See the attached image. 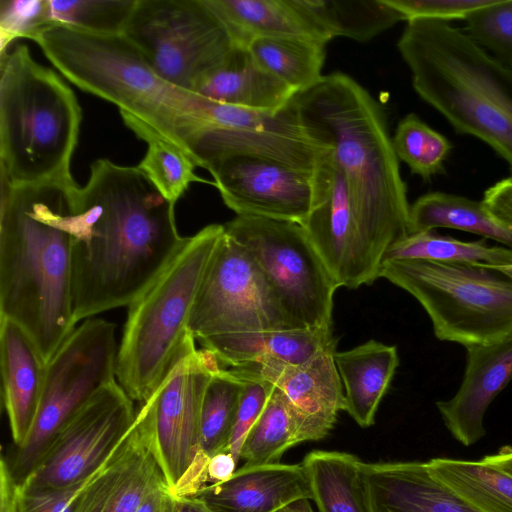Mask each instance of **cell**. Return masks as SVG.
<instances>
[{"instance_id": "cell-13", "label": "cell", "mask_w": 512, "mask_h": 512, "mask_svg": "<svg viewBox=\"0 0 512 512\" xmlns=\"http://www.w3.org/2000/svg\"><path fill=\"white\" fill-rule=\"evenodd\" d=\"M219 367L216 356L209 350L196 349L195 338H191L136 412L170 493L197 459L204 393Z\"/></svg>"}, {"instance_id": "cell-49", "label": "cell", "mask_w": 512, "mask_h": 512, "mask_svg": "<svg viewBox=\"0 0 512 512\" xmlns=\"http://www.w3.org/2000/svg\"><path fill=\"white\" fill-rule=\"evenodd\" d=\"M483 459L512 473V447L510 446L502 447L498 453L487 455Z\"/></svg>"}, {"instance_id": "cell-32", "label": "cell", "mask_w": 512, "mask_h": 512, "mask_svg": "<svg viewBox=\"0 0 512 512\" xmlns=\"http://www.w3.org/2000/svg\"><path fill=\"white\" fill-rule=\"evenodd\" d=\"M300 7L332 40L344 36L369 41L403 16L385 0H297Z\"/></svg>"}, {"instance_id": "cell-2", "label": "cell", "mask_w": 512, "mask_h": 512, "mask_svg": "<svg viewBox=\"0 0 512 512\" xmlns=\"http://www.w3.org/2000/svg\"><path fill=\"white\" fill-rule=\"evenodd\" d=\"M72 175L11 186L1 175L0 316L19 324L48 361L75 329Z\"/></svg>"}, {"instance_id": "cell-22", "label": "cell", "mask_w": 512, "mask_h": 512, "mask_svg": "<svg viewBox=\"0 0 512 512\" xmlns=\"http://www.w3.org/2000/svg\"><path fill=\"white\" fill-rule=\"evenodd\" d=\"M2 395L11 436L19 447L39 407L47 361L31 336L16 322L0 316Z\"/></svg>"}, {"instance_id": "cell-8", "label": "cell", "mask_w": 512, "mask_h": 512, "mask_svg": "<svg viewBox=\"0 0 512 512\" xmlns=\"http://www.w3.org/2000/svg\"><path fill=\"white\" fill-rule=\"evenodd\" d=\"M379 277L422 305L441 341L469 348L512 335V278L490 265L385 260Z\"/></svg>"}, {"instance_id": "cell-30", "label": "cell", "mask_w": 512, "mask_h": 512, "mask_svg": "<svg viewBox=\"0 0 512 512\" xmlns=\"http://www.w3.org/2000/svg\"><path fill=\"white\" fill-rule=\"evenodd\" d=\"M360 459L336 451H313L302 465L320 512H368L359 474Z\"/></svg>"}, {"instance_id": "cell-19", "label": "cell", "mask_w": 512, "mask_h": 512, "mask_svg": "<svg viewBox=\"0 0 512 512\" xmlns=\"http://www.w3.org/2000/svg\"><path fill=\"white\" fill-rule=\"evenodd\" d=\"M466 349V366L458 391L436 406L452 436L470 446L485 435V413L512 379V335Z\"/></svg>"}, {"instance_id": "cell-27", "label": "cell", "mask_w": 512, "mask_h": 512, "mask_svg": "<svg viewBox=\"0 0 512 512\" xmlns=\"http://www.w3.org/2000/svg\"><path fill=\"white\" fill-rule=\"evenodd\" d=\"M334 360L345 392V411L359 426L373 425L399 364L396 347L369 340L350 350L335 352Z\"/></svg>"}, {"instance_id": "cell-45", "label": "cell", "mask_w": 512, "mask_h": 512, "mask_svg": "<svg viewBox=\"0 0 512 512\" xmlns=\"http://www.w3.org/2000/svg\"><path fill=\"white\" fill-rule=\"evenodd\" d=\"M0 512H24L21 484L4 457L0 461Z\"/></svg>"}, {"instance_id": "cell-26", "label": "cell", "mask_w": 512, "mask_h": 512, "mask_svg": "<svg viewBox=\"0 0 512 512\" xmlns=\"http://www.w3.org/2000/svg\"><path fill=\"white\" fill-rule=\"evenodd\" d=\"M228 31L235 46L256 38L291 37L327 44L330 39L297 0H205Z\"/></svg>"}, {"instance_id": "cell-18", "label": "cell", "mask_w": 512, "mask_h": 512, "mask_svg": "<svg viewBox=\"0 0 512 512\" xmlns=\"http://www.w3.org/2000/svg\"><path fill=\"white\" fill-rule=\"evenodd\" d=\"M167 486L148 436L137 417L122 443L81 487L74 512H136L155 490Z\"/></svg>"}, {"instance_id": "cell-3", "label": "cell", "mask_w": 512, "mask_h": 512, "mask_svg": "<svg viewBox=\"0 0 512 512\" xmlns=\"http://www.w3.org/2000/svg\"><path fill=\"white\" fill-rule=\"evenodd\" d=\"M305 135L331 149L362 234L382 264L409 234L410 205L381 105L350 76L324 75L290 101Z\"/></svg>"}, {"instance_id": "cell-10", "label": "cell", "mask_w": 512, "mask_h": 512, "mask_svg": "<svg viewBox=\"0 0 512 512\" xmlns=\"http://www.w3.org/2000/svg\"><path fill=\"white\" fill-rule=\"evenodd\" d=\"M224 228L253 256L294 320L308 329H332L340 286L300 223L237 215Z\"/></svg>"}, {"instance_id": "cell-12", "label": "cell", "mask_w": 512, "mask_h": 512, "mask_svg": "<svg viewBox=\"0 0 512 512\" xmlns=\"http://www.w3.org/2000/svg\"><path fill=\"white\" fill-rule=\"evenodd\" d=\"M189 329L199 341L224 334L306 328L286 312L248 250L224 230L201 285Z\"/></svg>"}, {"instance_id": "cell-1", "label": "cell", "mask_w": 512, "mask_h": 512, "mask_svg": "<svg viewBox=\"0 0 512 512\" xmlns=\"http://www.w3.org/2000/svg\"><path fill=\"white\" fill-rule=\"evenodd\" d=\"M175 204L136 166L91 164L71 227L72 305L77 322L128 306L184 243Z\"/></svg>"}, {"instance_id": "cell-4", "label": "cell", "mask_w": 512, "mask_h": 512, "mask_svg": "<svg viewBox=\"0 0 512 512\" xmlns=\"http://www.w3.org/2000/svg\"><path fill=\"white\" fill-rule=\"evenodd\" d=\"M397 48L419 97L457 133L489 145L512 177V69L444 21H408Z\"/></svg>"}, {"instance_id": "cell-6", "label": "cell", "mask_w": 512, "mask_h": 512, "mask_svg": "<svg viewBox=\"0 0 512 512\" xmlns=\"http://www.w3.org/2000/svg\"><path fill=\"white\" fill-rule=\"evenodd\" d=\"M81 119L74 92L26 45L0 54L1 175L11 186L70 175Z\"/></svg>"}, {"instance_id": "cell-34", "label": "cell", "mask_w": 512, "mask_h": 512, "mask_svg": "<svg viewBox=\"0 0 512 512\" xmlns=\"http://www.w3.org/2000/svg\"><path fill=\"white\" fill-rule=\"evenodd\" d=\"M120 115L126 126L147 142V152L137 167L167 200L176 204L193 182L210 183L197 176V164L186 150L133 116Z\"/></svg>"}, {"instance_id": "cell-38", "label": "cell", "mask_w": 512, "mask_h": 512, "mask_svg": "<svg viewBox=\"0 0 512 512\" xmlns=\"http://www.w3.org/2000/svg\"><path fill=\"white\" fill-rule=\"evenodd\" d=\"M137 0H50L52 19L97 34H122Z\"/></svg>"}, {"instance_id": "cell-21", "label": "cell", "mask_w": 512, "mask_h": 512, "mask_svg": "<svg viewBox=\"0 0 512 512\" xmlns=\"http://www.w3.org/2000/svg\"><path fill=\"white\" fill-rule=\"evenodd\" d=\"M211 512H280L299 500H312L302 464L241 467L224 482L197 491Z\"/></svg>"}, {"instance_id": "cell-33", "label": "cell", "mask_w": 512, "mask_h": 512, "mask_svg": "<svg viewBox=\"0 0 512 512\" xmlns=\"http://www.w3.org/2000/svg\"><path fill=\"white\" fill-rule=\"evenodd\" d=\"M325 46L311 39L265 37L252 40L246 48L260 67L301 92L324 76Z\"/></svg>"}, {"instance_id": "cell-20", "label": "cell", "mask_w": 512, "mask_h": 512, "mask_svg": "<svg viewBox=\"0 0 512 512\" xmlns=\"http://www.w3.org/2000/svg\"><path fill=\"white\" fill-rule=\"evenodd\" d=\"M368 512H480L436 479L426 462L360 461Z\"/></svg>"}, {"instance_id": "cell-16", "label": "cell", "mask_w": 512, "mask_h": 512, "mask_svg": "<svg viewBox=\"0 0 512 512\" xmlns=\"http://www.w3.org/2000/svg\"><path fill=\"white\" fill-rule=\"evenodd\" d=\"M337 339L298 365L246 364L227 368L261 378L283 393L297 422L302 442L324 438L338 413L345 410V392L334 360Z\"/></svg>"}, {"instance_id": "cell-25", "label": "cell", "mask_w": 512, "mask_h": 512, "mask_svg": "<svg viewBox=\"0 0 512 512\" xmlns=\"http://www.w3.org/2000/svg\"><path fill=\"white\" fill-rule=\"evenodd\" d=\"M336 339L332 329H291L243 332L199 340L222 368L246 364L298 365Z\"/></svg>"}, {"instance_id": "cell-14", "label": "cell", "mask_w": 512, "mask_h": 512, "mask_svg": "<svg viewBox=\"0 0 512 512\" xmlns=\"http://www.w3.org/2000/svg\"><path fill=\"white\" fill-rule=\"evenodd\" d=\"M136 412L133 399L117 380L106 385L61 427L22 488L84 483L128 435Z\"/></svg>"}, {"instance_id": "cell-31", "label": "cell", "mask_w": 512, "mask_h": 512, "mask_svg": "<svg viewBox=\"0 0 512 512\" xmlns=\"http://www.w3.org/2000/svg\"><path fill=\"white\" fill-rule=\"evenodd\" d=\"M244 380L227 368L219 367L207 384L201 408L199 452L190 472L206 480L208 460L229 451Z\"/></svg>"}, {"instance_id": "cell-39", "label": "cell", "mask_w": 512, "mask_h": 512, "mask_svg": "<svg viewBox=\"0 0 512 512\" xmlns=\"http://www.w3.org/2000/svg\"><path fill=\"white\" fill-rule=\"evenodd\" d=\"M464 33L504 66L512 69V0H494L473 11Z\"/></svg>"}, {"instance_id": "cell-9", "label": "cell", "mask_w": 512, "mask_h": 512, "mask_svg": "<svg viewBox=\"0 0 512 512\" xmlns=\"http://www.w3.org/2000/svg\"><path fill=\"white\" fill-rule=\"evenodd\" d=\"M115 325L91 317L68 335L47 361L36 417L10 464L21 484L37 466L61 427L116 379Z\"/></svg>"}, {"instance_id": "cell-17", "label": "cell", "mask_w": 512, "mask_h": 512, "mask_svg": "<svg viewBox=\"0 0 512 512\" xmlns=\"http://www.w3.org/2000/svg\"><path fill=\"white\" fill-rule=\"evenodd\" d=\"M301 225L340 287L355 289L379 278L380 265L362 234L333 155L323 195Z\"/></svg>"}, {"instance_id": "cell-15", "label": "cell", "mask_w": 512, "mask_h": 512, "mask_svg": "<svg viewBox=\"0 0 512 512\" xmlns=\"http://www.w3.org/2000/svg\"><path fill=\"white\" fill-rule=\"evenodd\" d=\"M331 159L332 151L310 171L269 159L232 156L212 161L205 169L225 205L237 215L302 224L323 195Z\"/></svg>"}, {"instance_id": "cell-5", "label": "cell", "mask_w": 512, "mask_h": 512, "mask_svg": "<svg viewBox=\"0 0 512 512\" xmlns=\"http://www.w3.org/2000/svg\"><path fill=\"white\" fill-rule=\"evenodd\" d=\"M33 41L74 85L113 103L120 113L151 126L190 154L188 142L202 124L205 98L163 80L123 34L54 24Z\"/></svg>"}, {"instance_id": "cell-40", "label": "cell", "mask_w": 512, "mask_h": 512, "mask_svg": "<svg viewBox=\"0 0 512 512\" xmlns=\"http://www.w3.org/2000/svg\"><path fill=\"white\" fill-rule=\"evenodd\" d=\"M50 0L0 1V54L17 38L33 40L54 25Z\"/></svg>"}, {"instance_id": "cell-51", "label": "cell", "mask_w": 512, "mask_h": 512, "mask_svg": "<svg viewBox=\"0 0 512 512\" xmlns=\"http://www.w3.org/2000/svg\"><path fill=\"white\" fill-rule=\"evenodd\" d=\"M498 271L506 274L510 278H512V265H505V266H492Z\"/></svg>"}, {"instance_id": "cell-36", "label": "cell", "mask_w": 512, "mask_h": 512, "mask_svg": "<svg viewBox=\"0 0 512 512\" xmlns=\"http://www.w3.org/2000/svg\"><path fill=\"white\" fill-rule=\"evenodd\" d=\"M301 442L295 417L281 390L273 385L261 415L241 447L242 467L278 464L289 448Z\"/></svg>"}, {"instance_id": "cell-41", "label": "cell", "mask_w": 512, "mask_h": 512, "mask_svg": "<svg viewBox=\"0 0 512 512\" xmlns=\"http://www.w3.org/2000/svg\"><path fill=\"white\" fill-rule=\"evenodd\" d=\"M236 375L244 380V388L230 438L229 452L238 463L240 461V450L244 440L261 415L273 389V385L258 377Z\"/></svg>"}, {"instance_id": "cell-48", "label": "cell", "mask_w": 512, "mask_h": 512, "mask_svg": "<svg viewBox=\"0 0 512 512\" xmlns=\"http://www.w3.org/2000/svg\"><path fill=\"white\" fill-rule=\"evenodd\" d=\"M169 493L167 486L155 490L142 502L136 512H163Z\"/></svg>"}, {"instance_id": "cell-23", "label": "cell", "mask_w": 512, "mask_h": 512, "mask_svg": "<svg viewBox=\"0 0 512 512\" xmlns=\"http://www.w3.org/2000/svg\"><path fill=\"white\" fill-rule=\"evenodd\" d=\"M188 150L197 166L202 168L221 158L242 156L314 171L331 154L330 148L308 137L208 125L196 131L188 143Z\"/></svg>"}, {"instance_id": "cell-50", "label": "cell", "mask_w": 512, "mask_h": 512, "mask_svg": "<svg viewBox=\"0 0 512 512\" xmlns=\"http://www.w3.org/2000/svg\"><path fill=\"white\" fill-rule=\"evenodd\" d=\"M280 512H314L307 499L299 500L287 506Z\"/></svg>"}, {"instance_id": "cell-24", "label": "cell", "mask_w": 512, "mask_h": 512, "mask_svg": "<svg viewBox=\"0 0 512 512\" xmlns=\"http://www.w3.org/2000/svg\"><path fill=\"white\" fill-rule=\"evenodd\" d=\"M193 92L211 101L269 112L284 109L297 93L260 67L247 48L239 46L206 73Z\"/></svg>"}, {"instance_id": "cell-47", "label": "cell", "mask_w": 512, "mask_h": 512, "mask_svg": "<svg viewBox=\"0 0 512 512\" xmlns=\"http://www.w3.org/2000/svg\"><path fill=\"white\" fill-rule=\"evenodd\" d=\"M163 512H211L210 509L194 495L168 494Z\"/></svg>"}, {"instance_id": "cell-46", "label": "cell", "mask_w": 512, "mask_h": 512, "mask_svg": "<svg viewBox=\"0 0 512 512\" xmlns=\"http://www.w3.org/2000/svg\"><path fill=\"white\" fill-rule=\"evenodd\" d=\"M237 461L229 451H222L213 455L207 463V485L228 480L236 472Z\"/></svg>"}, {"instance_id": "cell-44", "label": "cell", "mask_w": 512, "mask_h": 512, "mask_svg": "<svg viewBox=\"0 0 512 512\" xmlns=\"http://www.w3.org/2000/svg\"><path fill=\"white\" fill-rule=\"evenodd\" d=\"M499 220L512 228V177L502 179L489 187L481 200Z\"/></svg>"}, {"instance_id": "cell-42", "label": "cell", "mask_w": 512, "mask_h": 512, "mask_svg": "<svg viewBox=\"0 0 512 512\" xmlns=\"http://www.w3.org/2000/svg\"><path fill=\"white\" fill-rule=\"evenodd\" d=\"M405 21L430 19L449 22L465 20L473 11L494 0H385Z\"/></svg>"}, {"instance_id": "cell-43", "label": "cell", "mask_w": 512, "mask_h": 512, "mask_svg": "<svg viewBox=\"0 0 512 512\" xmlns=\"http://www.w3.org/2000/svg\"><path fill=\"white\" fill-rule=\"evenodd\" d=\"M83 484L62 488H22L24 512H74Z\"/></svg>"}, {"instance_id": "cell-7", "label": "cell", "mask_w": 512, "mask_h": 512, "mask_svg": "<svg viewBox=\"0 0 512 512\" xmlns=\"http://www.w3.org/2000/svg\"><path fill=\"white\" fill-rule=\"evenodd\" d=\"M224 230V225L210 224L186 237L165 268L127 306L116 379L133 400L149 398L194 338L191 314Z\"/></svg>"}, {"instance_id": "cell-29", "label": "cell", "mask_w": 512, "mask_h": 512, "mask_svg": "<svg viewBox=\"0 0 512 512\" xmlns=\"http://www.w3.org/2000/svg\"><path fill=\"white\" fill-rule=\"evenodd\" d=\"M430 473L480 512H512V473L480 461L434 458Z\"/></svg>"}, {"instance_id": "cell-28", "label": "cell", "mask_w": 512, "mask_h": 512, "mask_svg": "<svg viewBox=\"0 0 512 512\" xmlns=\"http://www.w3.org/2000/svg\"><path fill=\"white\" fill-rule=\"evenodd\" d=\"M435 228L477 234L512 250V228L495 217L482 201L445 192L419 197L410 205L409 234Z\"/></svg>"}, {"instance_id": "cell-11", "label": "cell", "mask_w": 512, "mask_h": 512, "mask_svg": "<svg viewBox=\"0 0 512 512\" xmlns=\"http://www.w3.org/2000/svg\"><path fill=\"white\" fill-rule=\"evenodd\" d=\"M122 34L163 80L191 92L235 47L205 0H137Z\"/></svg>"}, {"instance_id": "cell-37", "label": "cell", "mask_w": 512, "mask_h": 512, "mask_svg": "<svg viewBox=\"0 0 512 512\" xmlns=\"http://www.w3.org/2000/svg\"><path fill=\"white\" fill-rule=\"evenodd\" d=\"M392 143L398 159L424 181L444 171V162L452 148L445 136L414 113L398 123Z\"/></svg>"}, {"instance_id": "cell-35", "label": "cell", "mask_w": 512, "mask_h": 512, "mask_svg": "<svg viewBox=\"0 0 512 512\" xmlns=\"http://www.w3.org/2000/svg\"><path fill=\"white\" fill-rule=\"evenodd\" d=\"M414 259L505 266L512 265V250L504 246H489L484 238L466 242L430 230L403 237L386 251L383 261Z\"/></svg>"}]
</instances>
